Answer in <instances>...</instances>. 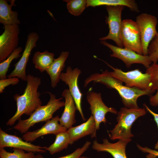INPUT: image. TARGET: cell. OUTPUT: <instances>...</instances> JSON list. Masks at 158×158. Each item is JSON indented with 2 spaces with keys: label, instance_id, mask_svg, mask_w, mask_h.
Returning <instances> with one entry per match:
<instances>
[{
  "label": "cell",
  "instance_id": "cell-1",
  "mask_svg": "<svg viewBox=\"0 0 158 158\" xmlns=\"http://www.w3.org/2000/svg\"><path fill=\"white\" fill-rule=\"evenodd\" d=\"M108 71L106 70L102 71L101 73H97L91 75L85 80L84 87L93 82L102 84L108 88L114 89L121 96L125 107L130 109L139 108L137 100L139 97L145 95L151 96L153 93L150 90H142L124 85L122 82L110 75Z\"/></svg>",
  "mask_w": 158,
  "mask_h": 158
},
{
  "label": "cell",
  "instance_id": "cell-2",
  "mask_svg": "<svg viewBox=\"0 0 158 158\" xmlns=\"http://www.w3.org/2000/svg\"><path fill=\"white\" fill-rule=\"evenodd\" d=\"M27 85L23 94H16L13 98L16 102L17 110L14 115L7 121V125L12 126L23 114L30 116L38 107L42 106L40 93L38 89L41 83L40 78L29 74L27 76Z\"/></svg>",
  "mask_w": 158,
  "mask_h": 158
},
{
  "label": "cell",
  "instance_id": "cell-3",
  "mask_svg": "<svg viewBox=\"0 0 158 158\" xmlns=\"http://www.w3.org/2000/svg\"><path fill=\"white\" fill-rule=\"evenodd\" d=\"M47 92L50 96V99L47 104L37 108L28 118L24 120L19 119L13 129L21 134H25L35 124L41 122H46L52 119L54 114L64 106L65 102L61 101L62 98L57 99L55 95L50 92Z\"/></svg>",
  "mask_w": 158,
  "mask_h": 158
},
{
  "label": "cell",
  "instance_id": "cell-4",
  "mask_svg": "<svg viewBox=\"0 0 158 158\" xmlns=\"http://www.w3.org/2000/svg\"><path fill=\"white\" fill-rule=\"evenodd\" d=\"M146 113L144 108H121L117 113V124L109 131L111 139L114 140L131 138L134 136L131 131L132 125L138 118L144 115Z\"/></svg>",
  "mask_w": 158,
  "mask_h": 158
},
{
  "label": "cell",
  "instance_id": "cell-5",
  "mask_svg": "<svg viewBox=\"0 0 158 158\" xmlns=\"http://www.w3.org/2000/svg\"><path fill=\"white\" fill-rule=\"evenodd\" d=\"M113 71L108 73L125 83L129 87H135L142 90H151V76L148 73H142L139 69L124 72L120 69L116 68L104 61Z\"/></svg>",
  "mask_w": 158,
  "mask_h": 158
},
{
  "label": "cell",
  "instance_id": "cell-6",
  "mask_svg": "<svg viewBox=\"0 0 158 158\" xmlns=\"http://www.w3.org/2000/svg\"><path fill=\"white\" fill-rule=\"evenodd\" d=\"M121 38L124 48L143 55L140 32L136 21L130 19L122 20Z\"/></svg>",
  "mask_w": 158,
  "mask_h": 158
},
{
  "label": "cell",
  "instance_id": "cell-7",
  "mask_svg": "<svg viewBox=\"0 0 158 158\" xmlns=\"http://www.w3.org/2000/svg\"><path fill=\"white\" fill-rule=\"evenodd\" d=\"M136 22L140 32L143 55H148L150 44L158 34L157 18L154 16L143 13L136 17Z\"/></svg>",
  "mask_w": 158,
  "mask_h": 158
},
{
  "label": "cell",
  "instance_id": "cell-8",
  "mask_svg": "<svg viewBox=\"0 0 158 158\" xmlns=\"http://www.w3.org/2000/svg\"><path fill=\"white\" fill-rule=\"evenodd\" d=\"M124 6H106L108 13L106 18V23L109 28V32L107 35L100 38L99 40L105 41L107 40H113L117 46L123 48L121 38V31L122 20L121 14Z\"/></svg>",
  "mask_w": 158,
  "mask_h": 158
},
{
  "label": "cell",
  "instance_id": "cell-9",
  "mask_svg": "<svg viewBox=\"0 0 158 158\" xmlns=\"http://www.w3.org/2000/svg\"><path fill=\"white\" fill-rule=\"evenodd\" d=\"M100 43L110 49L112 52L110 56L121 60L127 67H130L134 63L140 64L146 68H149L152 63L149 56L139 54L129 49L121 48L111 44L105 41H101Z\"/></svg>",
  "mask_w": 158,
  "mask_h": 158
},
{
  "label": "cell",
  "instance_id": "cell-10",
  "mask_svg": "<svg viewBox=\"0 0 158 158\" xmlns=\"http://www.w3.org/2000/svg\"><path fill=\"white\" fill-rule=\"evenodd\" d=\"M87 99L90 105V109L95 123L96 131L99 129L102 123L107 122L106 115L108 112L116 114L118 112L114 108L108 107L103 102L100 93L90 91L87 96Z\"/></svg>",
  "mask_w": 158,
  "mask_h": 158
},
{
  "label": "cell",
  "instance_id": "cell-11",
  "mask_svg": "<svg viewBox=\"0 0 158 158\" xmlns=\"http://www.w3.org/2000/svg\"><path fill=\"white\" fill-rule=\"evenodd\" d=\"M81 73V70L78 68L73 69L71 66H68L66 72L61 73L60 79L68 86V90L74 100L77 110L79 111L83 120L85 121L81 106L83 94L78 84V78Z\"/></svg>",
  "mask_w": 158,
  "mask_h": 158
},
{
  "label": "cell",
  "instance_id": "cell-12",
  "mask_svg": "<svg viewBox=\"0 0 158 158\" xmlns=\"http://www.w3.org/2000/svg\"><path fill=\"white\" fill-rule=\"evenodd\" d=\"M0 36V62L6 59L18 47L20 30L18 25H4Z\"/></svg>",
  "mask_w": 158,
  "mask_h": 158
},
{
  "label": "cell",
  "instance_id": "cell-13",
  "mask_svg": "<svg viewBox=\"0 0 158 158\" xmlns=\"http://www.w3.org/2000/svg\"><path fill=\"white\" fill-rule=\"evenodd\" d=\"M39 38L38 34L32 32L28 35L24 49L19 60L14 64L13 71L7 76L8 78L17 77L22 80L26 81L27 75L26 68L29 58L32 49L36 46Z\"/></svg>",
  "mask_w": 158,
  "mask_h": 158
},
{
  "label": "cell",
  "instance_id": "cell-14",
  "mask_svg": "<svg viewBox=\"0 0 158 158\" xmlns=\"http://www.w3.org/2000/svg\"><path fill=\"white\" fill-rule=\"evenodd\" d=\"M6 147L19 149L28 152L41 153L46 152L47 148L24 141L20 138L7 133L0 128V148Z\"/></svg>",
  "mask_w": 158,
  "mask_h": 158
},
{
  "label": "cell",
  "instance_id": "cell-15",
  "mask_svg": "<svg viewBox=\"0 0 158 158\" xmlns=\"http://www.w3.org/2000/svg\"><path fill=\"white\" fill-rule=\"evenodd\" d=\"M131 138L119 140L116 142H110L107 139L103 140L102 143L96 140L93 142L92 148L98 152H105L110 153L114 158H127L125 149L127 144L131 141Z\"/></svg>",
  "mask_w": 158,
  "mask_h": 158
},
{
  "label": "cell",
  "instance_id": "cell-16",
  "mask_svg": "<svg viewBox=\"0 0 158 158\" xmlns=\"http://www.w3.org/2000/svg\"><path fill=\"white\" fill-rule=\"evenodd\" d=\"M59 117L57 116L46 122L41 128L32 131H28L24 134L22 138L26 141L32 142L42 136L49 134L55 135L67 130L59 123Z\"/></svg>",
  "mask_w": 158,
  "mask_h": 158
},
{
  "label": "cell",
  "instance_id": "cell-17",
  "mask_svg": "<svg viewBox=\"0 0 158 158\" xmlns=\"http://www.w3.org/2000/svg\"><path fill=\"white\" fill-rule=\"evenodd\" d=\"M62 96L64 98V108L61 117L59 118V123L62 126L67 130L73 126L76 122L75 113L77 108L74 100L68 89H65L62 92Z\"/></svg>",
  "mask_w": 158,
  "mask_h": 158
},
{
  "label": "cell",
  "instance_id": "cell-18",
  "mask_svg": "<svg viewBox=\"0 0 158 158\" xmlns=\"http://www.w3.org/2000/svg\"><path fill=\"white\" fill-rule=\"evenodd\" d=\"M95 123L91 115L87 121L80 125L72 127L67 130L70 140L71 145L85 136L91 135L92 138L96 137Z\"/></svg>",
  "mask_w": 158,
  "mask_h": 158
},
{
  "label": "cell",
  "instance_id": "cell-19",
  "mask_svg": "<svg viewBox=\"0 0 158 158\" xmlns=\"http://www.w3.org/2000/svg\"><path fill=\"white\" fill-rule=\"evenodd\" d=\"M69 54L68 51L62 52L58 58L54 59L46 70L49 76L51 86L53 88L57 86L59 81L60 75L65 67V62Z\"/></svg>",
  "mask_w": 158,
  "mask_h": 158
},
{
  "label": "cell",
  "instance_id": "cell-20",
  "mask_svg": "<svg viewBox=\"0 0 158 158\" xmlns=\"http://www.w3.org/2000/svg\"><path fill=\"white\" fill-rule=\"evenodd\" d=\"M15 0H12L9 4L7 1L0 0V23L4 25H18L20 23L18 18V13L12 10L15 6Z\"/></svg>",
  "mask_w": 158,
  "mask_h": 158
},
{
  "label": "cell",
  "instance_id": "cell-21",
  "mask_svg": "<svg viewBox=\"0 0 158 158\" xmlns=\"http://www.w3.org/2000/svg\"><path fill=\"white\" fill-rule=\"evenodd\" d=\"M121 6L128 7L131 11H139L137 3L134 0H87V7L89 6Z\"/></svg>",
  "mask_w": 158,
  "mask_h": 158
},
{
  "label": "cell",
  "instance_id": "cell-22",
  "mask_svg": "<svg viewBox=\"0 0 158 158\" xmlns=\"http://www.w3.org/2000/svg\"><path fill=\"white\" fill-rule=\"evenodd\" d=\"M54 53L47 50L42 52L37 51L33 56L32 63L35 68L42 73L46 71L53 62L54 59Z\"/></svg>",
  "mask_w": 158,
  "mask_h": 158
},
{
  "label": "cell",
  "instance_id": "cell-23",
  "mask_svg": "<svg viewBox=\"0 0 158 158\" xmlns=\"http://www.w3.org/2000/svg\"><path fill=\"white\" fill-rule=\"evenodd\" d=\"M55 135L54 142L49 147H47L46 150L52 155L66 149L70 144L69 136L67 130L60 132Z\"/></svg>",
  "mask_w": 158,
  "mask_h": 158
},
{
  "label": "cell",
  "instance_id": "cell-24",
  "mask_svg": "<svg viewBox=\"0 0 158 158\" xmlns=\"http://www.w3.org/2000/svg\"><path fill=\"white\" fill-rule=\"evenodd\" d=\"M22 50V48L21 47H18L6 59L0 63V80L6 78V74L11 63L14 59H17L21 56L20 54Z\"/></svg>",
  "mask_w": 158,
  "mask_h": 158
},
{
  "label": "cell",
  "instance_id": "cell-25",
  "mask_svg": "<svg viewBox=\"0 0 158 158\" xmlns=\"http://www.w3.org/2000/svg\"><path fill=\"white\" fill-rule=\"evenodd\" d=\"M69 12L74 16L80 15L87 7L86 0H64Z\"/></svg>",
  "mask_w": 158,
  "mask_h": 158
},
{
  "label": "cell",
  "instance_id": "cell-26",
  "mask_svg": "<svg viewBox=\"0 0 158 158\" xmlns=\"http://www.w3.org/2000/svg\"><path fill=\"white\" fill-rule=\"evenodd\" d=\"M13 152L7 151L4 148H0V158H33L34 152L25 153L24 150L13 148Z\"/></svg>",
  "mask_w": 158,
  "mask_h": 158
},
{
  "label": "cell",
  "instance_id": "cell-27",
  "mask_svg": "<svg viewBox=\"0 0 158 158\" xmlns=\"http://www.w3.org/2000/svg\"><path fill=\"white\" fill-rule=\"evenodd\" d=\"M146 73L151 76V91L153 92L158 89V64L152 63L147 68Z\"/></svg>",
  "mask_w": 158,
  "mask_h": 158
},
{
  "label": "cell",
  "instance_id": "cell-28",
  "mask_svg": "<svg viewBox=\"0 0 158 158\" xmlns=\"http://www.w3.org/2000/svg\"><path fill=\"white\" fill-rule=\"evenodd\" d=\"M91 143V142L87 141L82 147L77 149L72 153L58 158H78L88 149ZM33 158H45L39 154L35 155Z\"/></svg>",
  "mask_w": 158,
  "mask_h": 158
},
{
  "label": "cell",
  "instance_id": "cell-29",
  "mask_svg": "<svg viewBox=\"0 0 158 158\" xmlns=\"http://www.w3.org/2000/svg\"><path fill=\"white\" fill-rule=\"evenodd\" d=\"M148 55L152 63L158 61V34L151 42L148 48Z\"/></svg>",
  "mask_w": 158,
  "mask_h": 158
},
{
  "label": "cell",
  "instance_id": "cell-30",
  "mask_svg": "<svg viewBox=\"0 0 158 158\" xmlns=\"http://www.w3.org/2000/svg\"><path fill=\"white\" fill-rule=\"evenodd\" d=\"M19 81V78L17 77H13L8 78L0 80V93H2L7 87L11 85H15L17 84Z\"/></svg>",
  "mask_w": 158,
  "mask_h": 158
},
{
  "label": "cell",
  "instance_id": "cell-31",
  "mask_svg": "<svg viewBox=\"0 0 158 158\" xmlns=\"http://www.w3.org/2000/svg\"><path fill=\"white\" fill-rule=\"evenodd\" d=\"M137 146L142 152L149 153L147 156V158H155L158 157V151L151 150L147 147H142L138 145H137Z\"/></svg>",
  "mask_w": 158,
  "mask_h": 158
},
{
  "label": "cell",
  "instance_id": "cell-32",
  "mask_svg": "<svg viewBox=\"0 0 158 158\" xmlns=\"http://www.w3.org/2000/svg\"><path fill=\"white\" fill-rule=\"evenodd\" d=\"M143 105L147 110L153 116L154 120L156 122L158 128V114H156L151 110L145 104H144ZM154 148L156 150H158V140L155 145Z\"/></svg>",
  "mask_w": 158,
  "mask_h": 158
},
{
  "label": "cell",
  "instance_id": "cell-33",
  "mask_svg": "<svg viewBox=\"0 0 158 158\" xmlns=\"http://www.w3.org/2000/svg\"><path fill=\"white\" fill-rule=\"evenodd\" d=\"M156 93L154 95H152L149 99L150 103L151 106H158V89Z\"/></svg>",
  "mask_w": 158,
  "mask_h": 158
},
{
  "label": "cell",
  "instance_id": "cell-34",
  "mask_svg": "<svg viewBox=\"0 0 158 158\" xmlns=\"http://www.w3.org/2000/svg\"><path fill=\"white\" fill-rule=\"evenodd\" d=\"M78 158H90V157H88L85 156H81L79 157Z\"/></svg>",
  "mask_w": 158,
  "mask_h": 158
}]
</instances>
